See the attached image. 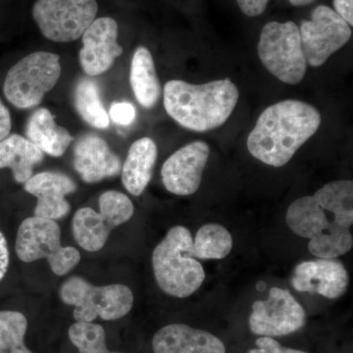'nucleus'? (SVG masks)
Segmentation results:
<instances>
[{
	"label": "nucleus",
	"instance_id": "nucleus-1",
	"mask_svg": "<svg viewBox=\"0 0 353 353\" xmlns=\"http://www.w3.org/2000/svg\"><path fill=\"white\" fill-rule=\"evenodd\" d=\"M288 226L308 239V250L318 259H338L352 250L353 182L327 183L313 196L296 199L285 215Z\"/></svg>",
	"mask_w": 353,
	"mask_h": 353
},
{
	"label": "nucleus",
	"instance_id": "nucleus-2",
	"mask_svg": "<svg viewBox=\"0 0 353 353\" xmlns=\"http://www.w3.org/2000/svg\"><path fill=\"white\" fill-rule=\"evenodd\" d=\"M321 125V114L306 102L287 99L265 109L248 138V150L262 163L282 167Z\"/></svg>",
	"mask_w": 353,
	"mask_h": 353
},
{
	"label": "nucleus",
	"instance_id": "nucleus-3",
	"mask_svg": "<svg viewBox=\"0 0 353 353\" xmlns=\"http://www.w3.org/2000/svg\"><path fill=\"white\" fill-rule=\"evenodd\" d=\"M164 108L172 119L190 131L219 128L231 117L240 92L230 79L194 85L181 80L166 83Z\"/></svg>",
	"mask_w": 353,
	"mask_h": 353
},
{
	"label": "nucleus",
	"instance_id": "nucleus-4",
	"mask_svg": "<svg viewBox=\"0 0 353 353\" xmlns=\"http://www.w3.org/2000/svg\"><path fill=\"white\" fill-rule=\"evenodd\" d=\"M152 267L160 289L169 296H192L205 280V271L194 256V240L188 228H172L152 252Z\"/></svg>",
	"mask_w": 353,
	"mask_h": 353
},
{
	"label": "nucleus",
	"instance_id": "nucleus-5",
	"mask_svg": "<svg viewBox=\"0 0 353 353\" xmlns=\"http://www.w3.org/2000/svg\"><path fill=\"white\" fill-rule=\"evenodd\" d=\"M60 297L64 303L75 306L73 316L77 322H92L97 317L105 321L121 319L134 305V294L127 285L95 287L78 276L65 281Z\"/></svg>",
	"mask_w": 353,
	"mask_h": 353
},
{
	"label": "nucleus",
	"instance_id": "nucleus-6",
	"mask_svg": "<svg viewBox=\"0 0 353 353\" xmlns=\"http://www.w3.org/2000/svg\"><path fill=\"white\" fill-rule=\"evenodd\" d=\"M257 51L265 68L281 82L294 85L303 80L308 64L296 23H267L260 34Z\"/></svg>",
	"mask_w": 353,
	"mask_h": 353
},
{
	"label": "nucleus",
	"instance_id": "nucleus-7",
	"mask_svg": "<svg viewBox=\"0 0 353 353\" xmlns=\"http://www.w3.org/2000/svg\"><path fill=\"white\" fill-rule=\"evenodd\" d=\"M16 253L26 263L46 259L51 270L57 276L68 274L81 260L79 250L62 246L61 230L57 221L44 218H27L18 230Z\"/></svg>",
	"mask_w": 353,
	"mask_h": 353
},
{
	"label": "nucleus",
	"instance_id": "nucleus-8",
	"mask_svg": "<svg viewBox=\"0 0 353 353\" xmlns=\"http://www.w3.org/2000/svg\"><path fill=\"white\" fill-rule=\"evenodd\" d=\"M60 75L61 64L57 54L46 51L31 53L9 69L4 94L15 108H36L57 85Z\"/></svg>",
	"mask_w": 353,
	"mask_h": 353
},
{
	"label": "nucleus",
	"instance_id": "nucleus-9",
	"mask_svg": "<svg viewBox=\"0 0 353 353\" xmlns=\"http://www.w3.org/2000/svg\"><path fill=\"white\" fill-rule=\"evenodd\" d=\"M97 0H37L32 18L46 39L55 43L77 41L97 19Z\"/></svg>",
	"mask_w": 353,
	"mask_h": 353
},
{
	"label": "nucleus",
	"instance_id": "nucleus-10",
	"mask_svg": "<svg viewBox=\"0 0 353 353\" xmlns=\"http://www.w3.org/2000/svg\"><path fill=\"white\" fill-rule=\"evenodd\" d=\"M301 48L307 64L320 67L352 38V27L334 9L315 7L309 20L299 27Z\"/></svg>",
	"mask_w": 353,
	"mask_h": 353
},
{
	"label": "nucleus",
	"instance_id": "nucleus-11",
	"mask_svg": "<svg viewBox=\"0 0 353 353\" xmlns=\"http://www.w3.org/2000/svg\"><path fill=\"white\" fill-rule=\"evenodd\" d=\"M306 322L305 311L288 290L272 288L266 301H255L250 317L253 334L281 336L294 333Z\"/></svg>",
	"mask_w": 353,
	"mask_h": 353
},
{
	"label": "nucleus",
	"instance_id": "nucleus-12",
	"mask_svg": "<svg viewBox=\"0 0 353 353\" xmlns=\"http://www.w3.org/2000/svg\"><path fill=\"white\" fill-rule=\"evenodd\" d=\"M209 154L210 148L202 141H192L174 152L162 167V182L166 190L176 196L194 194L201 187Z\"/></svg>",
	"mask_w": 353,
	"mask_h": 353
},
{
	"label": "nucleus",
	"instance_id": "nucleus-13",
	"mask_svg": "<svg viewBox=\"0 0 353 353\" xmlns=\"http://www.w3.org/2000/svg\"><path fill=\"white\" fill-rule=\"evenodd\" d=\"M81 66L88 76L105 73L123 53L118 43V24L110 17L97 18L82 36Z\"/></svg>",
	"mask_w": 353,
	"mask_h": 353
},
{
	"label": "nucleus",
	"instance_id": "nucleus-14",
	"mask_svg": "<svg viewBox=\"0 0 353 353\" xmlns=\"http://www.w3.org/2000/svg\"><path fill=\"white\" fill-rule=\"evenodd\" d=\"M348 273L336 259L303 261L294 269L292 285L301 292L317 294L329 299H339L347 292Z\"/></svg>",
	"mask_w": 353,
	"mask_h": 353
},
{
	"label": "nucleus",
	"instance_id": "nucleus-15",
	"mask_svg": "<svg viewBox=\"0 0 353 353\" xmlns=\"http://www.w3.org/2000/svg\"><path fill=\"white\" fill-rule=\"evenodd\" d=\"M24 189L38 199L34 216L55 221L70 212L71 206L66 196L76 192L77 185L64 174L43 172L32 176L25 183Z\"/></svg>",
	"mask_w": 353,
	"mask_h": 353
},
{
	"label": "nucleus",
	"instance_id": "nucleus-16",
	"mask_svg": "<svg viewBox=\"0 0 353 353\" xmlns=\"http://www.w3.org/2000/svg\"><path fill=\"white\" fill-rule=\"evenodd\" d=\"M74 167L83 182L92 183L119 175L122 162L103 139L87 134L74 148Z\"/></svg>",
	"mask_w": 353,
	"mask_h": 353
},
{
	"label": "nucleus",
	"instance_id": "nucleus-17",
	"mask_svg": "<svg viewBox=\"0 0 353 353\" xmlns=\"http://www.w3.org/2000/svg\"><path fill=\"white\" fill-rule=\"evenodd\" d=\"M154 353H226L223 341L214 334L185 324H170L153 336Z\"/></svg>",
	"mask_w": 353,
	"mask_h": 353
},
{
	"label": "nucleus",
	"instance_id": "nucleus-18",
	"mask_svg": "<svg viewBox=\"0 0 353 353\" xmlns=\"http://www.w3.org/2000/svg\"><path fill=\"white\" fill-rule=\"evenodd\" d=\"M157 154V146L150 138L139 139L130 148L121 171L123 185L132 196L145 192L152 180Z\"/></svg>",
	"mask_w": 353,
	"mask_h": 353
},
{
	"label": "nucleus",
	"instance_id": "nucleus-19",
	"mask_svg": "<svg viewBox=\"0 0 353 353\" xmlns=\"http://www.w3.org/2000/svg\"><path fill=\"white\" fill-rule=\"evenodd\" d=\"M27 136L39 150L52 157H61L73 141L68 130L55 123L46 108L32 114L27 125Z\"/></svg>",
	"mask_w": 353,
	"mask_h": 353
},
{
	"label": "nucleus",
	"instance_id": "nucleus-20",
	"mask_svg": "<svg viewBox=\"0 0 353 353\" xmlns=\"http://www.w3.org/2000/svg\"><path fill=\"white\" fill-rule=\"evenodd\" d=\"M43 157L41 150L20 134H9L0 141V169H11L17 183H25L32 178L34 166Z\"/></svg>",
	"mask_w": 353,
	"mask_h": 353
},
{
	"label": "nucleus",
	"instance_id": "nucleus-21",
	"mask_svg": "<svg viewBox=\"0 0 353 353\" xmlns=\"http://www.w3.org/2000/svg\"><path fill=\"white\" fill-rule=\"evenodd\" d=\"M130 83L134 97L141 106L150 109L161 97V85L150 51L139 46L134 51L130 72Z\"/></svg>",
	"mask_w": 353,
	"mask_h": 353
},
{
	"label": "nucleus",
	"instance_id": "nucleus-22",
	"mask_svg": "<svg viewBox=\"0 0 353 353\" xmlns=\"http://www.w3.org/2000/svg\"><path fill=\"white\" fill-rule=\"evenodd\" d=\"M114 228L115 226L105 215L90 208L79 209L72 222L77 243L90 252H99L105 245Z\"/></svg>",
	"mask_w": 353,
	"mask_h": 353
},
{
	"label": "nucleus",
	"instance_id": "nucleus-23",
	"mask_svg": "<svg viewBox=\"0 0 353 353\" xmlns=\"http://www.w3.org/2000/svg\"><path fill=\"white\" fill-rule=\"evenodd\" d=\"M74 103L81 117L97 129H106L110 118L102 104L99 85L94 80L83 78L79 81L74 92Z\"/></svg>",
	"mask_w": 353,
	"mask_h": 353
},
{
	"label": "nucleus",
	"instance_id": "nucleus-24",
	"mask_svg": "<svg viewBox=\"0 0 353 353\" xmlns=\"http://www.w3.org/2000/svg\"><path fill=\"white\" fill-rule=\"evenodd\" d=\"M233 248V238L226 228L208 224L199 228L194 241V256L201 259H223Z\"/></svg>",
	"mask_w": 353,
	"mask_h": 353
},
{
	"label": "nucleus",
	"instance_id": "nucleus-25",
	"mask_svg": "<svg viewBox=\"0 0 353 353\" xmlns=\"http://www.w3.org/2000/svg\"><path fill=\"white\" fill-rule=\"evenodd\" d=\"M28 321L18 311H0V353H34L25 345Z\"/></svg>",
	"mask_w": 353,
	"mask_h": 353
},
{
	"label": "nucleus",
	"instance_id": "nucleus-26",
	"mask_svg": "<svg viewBox=\"0 0 353 353\" xmlns=\"http://www.w3.org/2000/svg\"><path fill=\"white\" fill-rule=\"evenodd\" d=\"M69 339L79 353H120L109 352L105 331L92 322H76L70 327Z\"/></svg>",
	"mask_w": 353,
	"mask_h": 353
},
{
	"label": "nucleus",
	"instance_id": "nucleus-27",
	"mask_svg": "<svg viewBox=\"0 0 353 353\" xmlns=\"http://www.w3.org/2000/svg\"><path fill=\"white\" fill-rule=\"evenodd\" d=\"M101 213L112 222L114 226L128 222L134 215V204L131 199L116 190H108L99 197Z\"/></svg>",
	"mask_w": 353,
	"mask_h": 353
},
{
	"label": "nucleus",
	"instance_id": "nucleus-28",
	"mask_svg": "<svg viewBox=\"0 0 353 353\" xmlns=\"http://www.w3.org/2000/svg\"><path fill=\"white\" fill-rule=\"evenodd\" d=\"M137 111L134 106L128 102H116L111 106L109 118L116 124L129 126L136 119Z\"/></svg>",
	"mask_w": 353,
	"mask_h": 353
},
{
	"label": "nucleus",
	"instance_id": "nucleus-29",
	"mask_svg": "<svg viewBox=\"0 0 353 353\" xmlns=\"http://www.w3.org/2000/svg\"><path fill=\"white\" fill-rule=\"evenodd\" d=\"M256 347L248 353H308L303 350L283 347L277 341L270 336H262L256 341Z\"/></svg>",
	"mask_w": 353,
	"mask_h": 353
},
{
	"label": "nucleus",
	"instance_id": "nucleus-30",
	"mask_svg": "<svg viewBox=\"0 0 353 353\" xmlns=\"http://www.w3.org/2000/svg\"><path fill=\"white\" fill-rule=\"evenodd\" d=\"M270 0H236L241 12L250 17H256L266 10Z\"/></svg>",
	"mask_w": 353,
	"mask_h": 353
},
{
	"label": "nucleus",
	"instance_id": "nucleus-31",
	"mask_svg": "<svg viewBox=\"0 0 353 353\" xmlns=\"http://www.w3.org/2000/svg\"><path fill=\"white\" fill-rule=\"evenodd\" d=\"M334 11L347 23L353 26V0H334Z\"/></svg>",
	"mask_w": 353,
	"mask_h": 353
},
{
	"label": "nucleus",
	"instance_id": "nucleus-32",
	"mask_svg": "<svg viewBox=\"0 0 353 353\" xmlns=\"http://www.w3.org/2000/svg\"><path fill=\"white\" fill-rule=\"evenodd\" d=\"M9 250L4 234L0 232V282L6 277L9 267Z\"/></svg>",
	"mask_w": 353,
	"mask_h": 353
},
{
	"label": "nucleus",
	"instance_id": "nucleus-33",
	"mask_svg": "<svg viewBox=\"0 0 353 353\" xmlns=\"http://www.w3.org/2000/svg\"><path fill=\"white\" fill-rule=\"evenodd\" d=\"M11 132V116L8 109L0 99V141L6 139Z\"/></svg>",
	"mask_w": 353,
	"mask_h": 353
},
{
	"label": "nucleus",
	"instance_id": "nucleus-34",
	"mask_svg": "<svg viewBox=\"0 0 353 353\" xmlns=\"http://www.w3.org/2000/svg\"><path fill=\"white\" fill-rule=\"evenodd\" d=\"M289 1L292 6L301 7L314 3L316 0H289Z\"/></svg>",
	"mask_w": 353,
	"mask_h": 353
}]
</instances>
